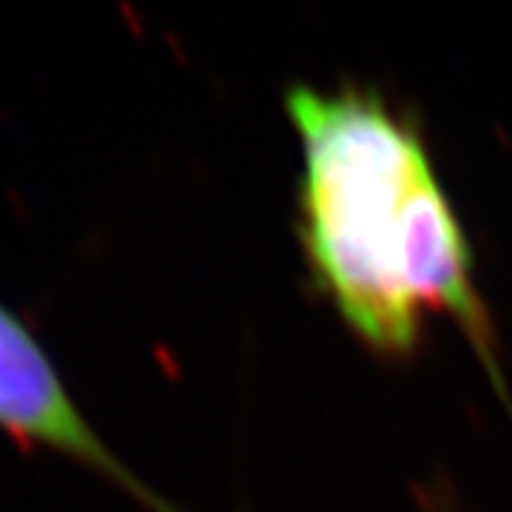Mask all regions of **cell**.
<instances>
[{"label": "cell", "mask_w": 512, "mask_h": 512, "mask_svg": "<svg viewBox=\"0 0 512 512\" xmlns=\"http://www.w3.org/2000/svg\"><path fill=\"white\" fill-rule=\"evenodd\" d=\"M285 109L302 154L305 259L350 330L407 353L447 313L487 345L470 242L419 131L362 89L291 86Z\"/></svg>", "instance_id": "cell-1"}]
</instances>
